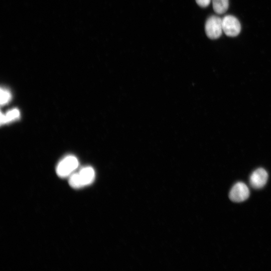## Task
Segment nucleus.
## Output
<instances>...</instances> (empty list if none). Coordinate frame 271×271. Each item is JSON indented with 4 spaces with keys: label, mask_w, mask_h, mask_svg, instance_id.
Instances as JSON below:
<instances>
[{
    "label": "nucleus",
    "mask_w": 271,
    "mask_h": 271,
    "mask_svg": "<svg viewBox=\"0 0 271 271\" xmlns=\"http://www.w3.org/2000/svg\"><path fill=\"white\" fill-rule=\"evenodd\" d=\"M205 31L207 37L211 39H216L222 35L223 30L222 19L211 16L206 21Z\"/></svg>",
    "instance_id": "3"
},
{
    "label": "nucleus",
    "mask_w": 271,
    "mask_h": 271,
    "mask_svg": "<svg viewBox=\"0 0 271 271\" xmlns=\"http://www.w3.org/2000/svg\"><path fill=\"white\" fill-rule=\"evenodd\" d=\"M20 111L17 108L8 111L6 114H1V123L4 124L10 122L18 118L20 116Z\"/></svg>",
    "instance_id": "7"
},
{
    "label": "nucleus",
    "mask_w": 271,
    "mask_h": 271,
    "mask_svg": "<svg viewBox=\"0 0 271 271\" xmlns=\"http://www.w3.org/2000/svg\"><path fill=\"white\" fill-rule=\"evenodd\" d=\"M11 98V94L9 91L5 89H1V104L5 105L7 103Z\"/></svg>",
    "instance_id": "9"
},
{
    "label": "nucleus",
    "mask_w": 271,
    "mask_h": 271,
    "mask_svg": "<svg viewBox=\"0 0 271 271\" xmlns=\"http://www.w3.org/2000/svg\"><path fill=\"white\" fill-rule=\"evenodd\" d=\"M78 161L73 156H68L62 160L58 164L56 173L61 178L70 176L78 166Z\"/></svg>",
    "instance_id": "2"
},
{
    "label": "nucleus",
    "mask_w": 271,
    "mask_h": 271,
    "mask_svg": "<svg viewBox=\"0 0 271 271\" xmlns=\"http://www.w3.org/2000/svg\"><path fill=\"white\" fill-rule=\"evenodd\" d=\"M214 12L218 14L225 13L229 6L228 0H212Z\"/></svg>",
    "instance_id": "8"
},
{
    "label": "nucleus",
    "mask_w": 271,
    "mask_h": 271,
    "mask_svg": "<svg viewBox=\"0 0 271 271\" xmlns=\"http://www.w3.org/2000/svg\"><path fill=\"white\" fill-rule=\"evenodd\" d=\"M249 196L248 187L243 182H237L231 189L229 197L234 202H241L246 200Z\"/></svg>",
    "instance_id": "5"
},
{
    "label": "nucleus",
    "mask_w": 271,
    "mask_h": 271,
    "mask_svg": "<svg viewBox=\"0 0 271 271\" xmlns=\"http://www.w3.org/2000/svg\"><path fill=\"white\" fill-rule=\"evenodd\" d=\"M196 3L201 7L205 8L207 7L210 3L211 0H195Z\"/></svg>",
    "instance_id": "10"
},
{
    "label": "nucleus",
    "mask_w": 271,
    "mask_h": 271,
    "mask_svg": "<svg viewBox=\"0 0 271 271\" xmlns=\"http://www.w3.org/2000/svg\"><path fill=\"white\" fill-rule=\"evenodd\" d=\"M223 32L229 37L237 36L240 32L241 25L233 16L226 15L222 19Z\"/></svg>",
    "instance_id": "4"
},
{
    "label": "nucleus",
    "mask_w": 271,
    "mask_h": 271,
    "mask_svg": "<svg viewBox=\"0 0 271 271\" xmlns=\"http://www.w3.org/2000/svg\"><path fill=\"white\" fill-rule=\"evenodd\" d=\"M95 178V172L91 167L82 168L70 176L69 183L73 188L78 189L91 184Z\"/></svg>",
    "instance_id": "1"
},
{
    "label": "nucleus",
    "mask_w": 271,
    "mask_h": 271,
    "mask_svg": "<svg viewBox=\"0 0 271 271\" xmlns=\"http://www.w3.org/2000/svg\"><path fill=\"white\" fill-rule=\"evenodd\" d=\"M268 179V174L263 168H258L252 172L249 178L251 186L259 189L263 188L266 184Z\"/></svg>",
    "instance_id": "6"
}]
</instances>
